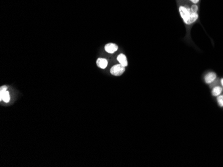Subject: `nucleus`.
<instances>
[{
    "label": "nucleus",
    "instance_id": "obj_1",
    "mask_svg": "<svg viewBox=\"0 0 223 167\" xmlns=\"http://www.w3.org/2000/svg\"><path fill=\"white\" fill-rule=\"evenodd\" d=\"M198 6L193 5L190 8H187L184 6H180L179 12L183 21L187 25H191L198 20Z\"/></svg>",
    "mask_w": 223,
    "mask_h": 167
},
{
    "label": "nucleus",
    "instance_id": "obj_2",
    "mask_svg": "<svg viewBox=\"0 0 223 167\" xmlns=\"http://www.w3.org/2000/svg\"><path fill=\"white\" fill-rule=\"evenodd\" d=\"M125 71V67L121 64H117L114 65L110 69V73L114 76H120Z\"/></svg>",
    "mask_w": 223,
    "mask_h": 167
},
{
    "label": "nucleus",
    "instance_id": "obj_3",
    "mask_svg": "<svg viewBox=\"0 0 223 167\" xmlns=\"http://www.w3.org/2000/svg\"><path fill=\"white\" fill-rule=\"evenodd\" d=\"M0 100L3 101L5 103H8L10 100V95L7 90V87L3 86L0 89Z\"/></svg>",
    "mask_w": 223,
    "mask_h": 167
},
{
    "label": "nucleus",
    "instance_id": "obj_4",
    "mask_svg": "<svg viewBox=\"0 0 223 167\" xmlns=\"http://www.w3.org/2000/svg\"><path fill=\"white\" fill-rule=\"evenodd\" d=\"M216 79V74L214 72H209L207 73L205 77V83L207 84H210V83H213L215 79Z\"/></svg>",
    "mask_w": 223,
    "mask_h": 167
},
{
    "label": "nucleus",
    "instance_id": "obj_5",
    "mask_svg": "<svg viewBox=\"0 0 223 167\" xmlns=\"http://www.w3.org/2000/svg\"><path fill=\"white\" fill-rule=\"evenodd\" d=\"M104 48L106 52H108V53L112 54L117 51L118 49V47L117 45L114 44V43H108V44L105 45Z\"/></svg>",
    "mask_w": 223,
    "mask_h": 167
},
{
    "label": "nucleus",
    "instance_id": "obj_6",
    "mask_svg": "<svg viewBox=\"0 0 223 167\" xmlns=\"http://www.w3.org/2000/svg\"><path fill=\"white\" fill-rule=\"evenodd\" d=\"M118 61L120 63V64H121L124 67H126L128 65V61L127 58H126V55L124 54H120L117 57Z\"/></svg>",
    "mask_w": 223,
    "mask_h": 167
},
{
    "label": "nucleus",
    "instance_id": "obj_7",
    "mask_svg": "<svg viewBox=\"0 0 223 167\" xmlns=\"http://www.w3.org/2000/svg\"><path fill=\"white\" fill-rule=\"evenodd\" d=\"M97 65L101 69H105L108 65V61L104 58H99L97 60Z\"/></svg>",
    "mask_w": 223,
    "mask_h": 167
},
{
    "label": "nucleus",
    "instance_id": "obj_8",
    "mask_svg": "<svg viewBox=\"0 0 223 167\" xmlns=\"http://www.w3.org/2000/svg\"><path fill=\"white\" fill-rule=\"evenodd\" d=\"M222 91V88L219 86H216L214 87L212 91V95L214 96V97H218L220 95V93Z\"/></svg>",
    "mask_w": 223,
    "mask_h": 167
},
{
    "label": "nucleus",
    "instance_id": "obj_9",
    "mask_svg": "<svg viewBox=\"0 0 223 167\" xmlns=\"http://www.w3.org/2000/svg\"><path fill=\"white\" fill-rule=\"evenodd\" d=\"M217 101L218 105H219L220 107H223V95L218 96Z\"/></svg>",
    "mask_w": 223,
    "mask_h": 167
},
{
    "label": "nucleus",
    "instance_id": "obj_10",
    "mask_svg": "<svg viewBox=\"0 0 223 167\" xmlns=\"http://www.w3.org/2000/svg\"><path fill=\"white\" fill-rule=\"evenodd\" d=\"M190 1H191V2H192L193 3H194V4H196L197 3H199L200 0H190Z\"/></svg>",
    "mask_w": 223,
    "mask_h": 167
},
{
    "label": "nucleus",
    "instance_id": "obj_11",
    "mask_svg": "<svg viewBox=\"0 0 223 167\" xmlns=\"http://www.w3.org/2000/svg\"><path fill=\"white\" fill-rule=\"evenodd\" d=\"M220 83H221V85H222V86L223 87V79H222L221 80H220Z\"/></svg>",
    "mask_w": 223,
    "mask_h": 167
}]
</instances>
